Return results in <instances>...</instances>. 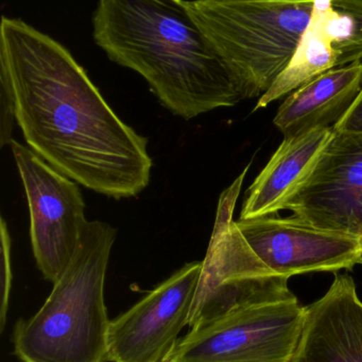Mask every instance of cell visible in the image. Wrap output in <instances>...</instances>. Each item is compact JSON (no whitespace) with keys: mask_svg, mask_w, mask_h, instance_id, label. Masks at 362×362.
<instances>
[{"mask_svg":"<svg viewBox=\"0 0 362 362\" xmlns=\"http://www.w3.org/2000/svg\"><path fill=\"white\" fill-rule=\"evenodd\" d=\"M249 168L219 199L212 238L189 313V329L246 306L295 297L289 289V279L268 267L255 255L233 219Z\"/></svg>","mask_w":362,"mask_h":362,"instance_id":"obj_5","label":"cell"},{"mask_svg":"<svg viewBox=\"0 0 362 362\" xmlns=\"http://www.w3.org/2000/svg\"><path fill=\"white\" fill-rule=\"evenodd\" d=\"M362 88V62L334 68L291 93L278 107L274 125L286 138L316 129H334Z\"/></svg>","mask_w":362,"mask_h":362,"instance_id":"obj_13","label":"cell"},{"mask_svg":"<svg viewBox=\"0 0 362 362\" xmlns=\"http://www.w3.org/2000/svg\"><path fill=\"white\" fill-rule=\"evenodd\" d=\"M91 25L106 57L142 76L176 116L191 120L244 100L186 0H98Z\"/></svg>","mask_w":362,"mask_h":362,"instance_id":"obj_2","label":"cell"},{"mask_svg":"<svg viewBox=\"0 0 362 362\" xmlns=\"http://www.w3.org/2000/svg\"><path fill=\"white\" fill-rule=\"evenodd\" d=\"M208 4H234V2H251V1H280V0H202ZM300 1V0H293Z\"/></svg>","mask_w":362,"mask_h":362,"instance_id":"obj_18","label":"cell"},{"mask_svg":"<svg viewBox=\"0 0 362 362\" xmlns=\"http://www.w3.org/2000/svg\"><path fill=\"white\" fill-rule=\"evenodd\" d=\"M163 362H172V361H170V359H169V358H167V359H166V361H163Z\"/></svg>","mask_w":362,"mask_h":362,"instance_id":"obj_19","label":"cell"},{"mask_svg":"<svg viewBox=\"0 0 362 362\" xmlns=\"http://www.w3.org/2000/svg\"><path fill=\"white\" fill-rule=\"evenodd\" d=\"M236 225L255 255L288 279L362 264V238L316 227L295 215L238 219Z\"/></svg>","mask_w":362,"mask_h":362,"instance_id":"obj_9","label":"cell"},{"mask_svg":"<svg viewBox=\"0 0 362 362\" xmlns=\"http://www.w3.org/2000/svg\"><path fill=\"white\" fill-rule=\"evenodd\" d=\"M323 19L336 68L362 62V0H332V11Z\"/></svg>","mask_w":362,"mask_h":362,"instance_id":"obj_15","label":"cell"},{"mask_svg":"<svg viewBox=\"0 0 362 362\" xmlns=\"http://www.w3.org/2000/svg\"><path fill=\"white\" fill-rule=\"evenodd\" d=\"M290 362H362V301L352 276L336 274L325 295L305 306Z\"/></svg>","mask_w":362,"mask_h":362,"instance_id":"obj_11","label":"cell"},{"mask_svg":"<svg viewBox=\"0 0 362 362\" xmlns=\"http://www.w3.org/2000/svg\"><path fill=\"white\" fill-rule=\"evenodd\" d=\"M0 84L12 93L28 146L51 167L115 199L148 187V140L117 116L61 42L2 16Z\"/></svg>","mask_w":362,"mask_h":362,"instance_id":"obj_1","label":"cell"},{"mask_svg":"<svg viewBox=\"0 0 362 362\" xmlns=\"http://www.w3.org/2000/svg\"><path fill=\"white\" fill-rule=\"evenodd\" d=\"M305 306L298 298L253 304L191 329L172 362H290L301 339Z\"/></svg>","mask_w":362,"mask_h":362,"instance_id":"obj_6","label":"cell"},{"mask_svg":"<svg viewBox=\"0 0 362 362\" xmlns=\"http://www.w3.org/2000/svg\"><path fill=\"white\" fill-rule=\"evenodd\" d=\"M30 212V238L36 266L55 284L74 259L87 223L76 181L51 167L30 148L9 144Z\"/></svg>","mask_w":362,"mask_h":362,"instance_id":"obj_7","label":"cell"},{"mask_svg":"<svg viewBox=\"0 0 362 362\" xmlns=\"http://www.w3.org/2000/svg\"><path fill=\"white\" fill-rule=\"evenodd\" d=\"M285 210L316 227L362 238V134L334 131Z\"/></svg>","mask_w":362,"mask_h":362,"instance_id":"obj_10","label":"cell"},{"mask_svg":"<svg viewBox=\"0 0 362 362\" xmlns=\"http://www.w3.org/2000/svg\"><path fill=\"white\" fill-rule=\"evenodd\" d=\"M334 131L362 134V88L349 112L334 127Z\"/></svg>","mask_w":362,"mask_h":362,"instance_id":"obj_17","label":"cell"},{"mask_svg":"<svg viewBox=\"0 0 362 362\" xmlns=\"http://www.w3.org/2000/svg\"><path fill=\"white\" fill-rule=\"evenodd\" d=\"M0 243H1V308H0V329L6 323V310L9 308L11 286H12V265H11V236L8 225L4 218L0 219Z\"/></svg>","mask_w":362,"mask_h":362,"instance_id":"obj_16","label":"cell"},{"mask_svg":"<svg viewBox=\"0 0 362 362\" xmlns=\"http://www.w3.org/2000/svg\"><path fill=\"white\" fill-rule=\"evenodd\" d=\"M186 4L235 76L244 100L261 98L288 65L314 8V0Z\"/></svg>","mask_w":362,"mask_h":362,"instance_id":"obj_4","label":"cell"},{"mask_svg":"<svg viewBox=\"0 0 362 362\" xmlns=\"http://www.w3.org/2000/svg\"><path fill=\"white\" fill-rule=\"evenodd\" d=\"M202 261L185 264L115 320L108 331V362H163L188 325Z\"/></svg>","mask_w":362,"mask_h":362,"instance_id":"obj_8","label":"cell"},{"mask_svg":"<svg viewBox=\"0 0 362 362\" xmlns=\"http://www.w3.org/2000/svg\"><path fill=\"white\" fill-rule=\"evenodd\" d=\"M334 68L336 55L325 29L323 15L312 12L310 25L295 54L273 84L259 98L253 112L267 107Z\"/></svg>","mask_w":362,"mask_h":362,"instance_id":"obj_14","label":"cell"},{"mask_svg":"<svg viewBox=\"0 0 362 362\" xmlns=\"http://www.w3.org/2000/svg\"><path fill=\"white\" fill-rule=\"evenodd\" d=\"M334 129L286 138L247 192L239 219L278 214L314 171Z\"/></svg>","mask_w":362,"mask_h":362,"instance_id":"obj_12","label":"cell"},{"mask_svg":"<svg viewBox=\"0 0 362 362\" xmlns=\"http://www.w3.org/2000/svg\"><path fill=\"white\" fill-rule=\"evenodd\" d=\"M117 230L87 221L78 249L42 308L13 333L21 362H108L104 283Z\"/></svg>","mask_w":362,"mask_h":362,"instance_id":"obj_3","label":"cell"}]
</instances>
